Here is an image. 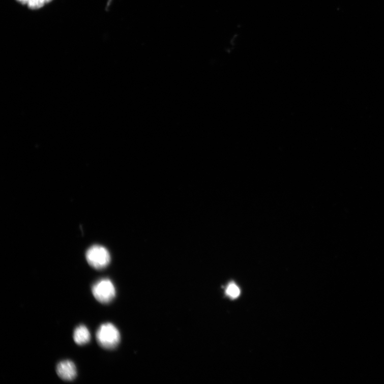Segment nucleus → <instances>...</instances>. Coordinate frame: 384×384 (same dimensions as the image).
Masks as SVG:
<instances>
[{"mask_svg": "<svg viewBox=\"0 0 384 384\" xmlns=\"http://www.w3.org/2000/svg\"><path fill=\"white\" fill-rule=\"evenodd\" d=\"M226 293L230 298L235 299L239 297L240 290L235 283H230L226 289Z\"/></svg>", "mask_w": 384, "mask_h": 384, "instance_id": "423d86ee", "label": "nucleus"}, {"mask_svg": "<svg viewBox=\"0 0 384 384\" xmlns=\"http://www.w3.org/2000/svg\"><path fill=\"white\" fill-rule=\"evenodd\" d=\"M51 1L52 0H30L27 6L31 9H38Z\"/></svg>", "mask_w": 384, "mask_h": 384, "instance_id": "0eeeda50", "label": "nucleus"}, {"mask_svg": "<svg viewBox=\"0 0 384 384\" xmlns=\"http://www.w3.org/2000/svg\"><path fill=\"white\" fill-rule=\"evenodd\" d=\"M92 292L96 300L102 304L112 302L116 293L114 284L108 279H103L94 283Z\"/></svg>", "mask_w": 384, "mask_h": 384, "instance_id": "7ed1b4c3", "label": "nucleus"}, {"mask_svg": "<svg viewBox=\"0 0 384 384\" xmlns=\"http://www.w3.org/2000/svg\"><path fill=\"white\" fill-rule=\"evenodd\" d=\"M97 341L104 348L112 349L115 348L120 341V334L117 329L112 324H102L96 333Z\"/></svg>", "mask_w": 384, "mask_h": 384, "instance_id": "f257e3e1", "label": "nucleus"}, {"mask_svg": "<svg viewBox=\"0 0 384 384\" xmlns=\"http://www.w3.org/2000/svg\"><path fill=\"white\" fill-rule=\"evenodd\" d=\"M56 371L58 376L65 381L74 380L77 375L75 365L70 360L60 362L57 366Z\"/></svg>", "mask_w": 384, "mask_h": 384, "instance_id": "20e7f679", "label": "nucleus"}, {"mask_svg": "<svg viewBox=\"0 0 384 384\" xmlns=\"http://www.w3.org/2000/svg\"><path fill=\"white\" fill-rule=\"evenodd\" d=\"M16 1L21 5H27L30 2V0H16Z\"/></svg>", "mask_w": 384, "mask_h": 384, "instance_id": "6e6552de", "label": "nucleus"}, {"mask_svg": "<svg viewBox=\"0 0 384 384\" xmlns=\"http://www.w3.org/2000/svg\"><path fill=\"white\" fill-rule=\"evenodd\" d=\"M86 259L93 268L102 270L108 265L111 261V256L105 247L95 245L87 250Z\"/></svg>", "mask_w": 384, "mask_h": 384, "instance_id": "f03ea898", "label": "nucleus"}, {"mask_svg": "<svg viewBox=\"0 0 384 384\" xmlns=\"http://www.w3.org/2000/svg\"><path fill=\"white\" fill-rule=\"evenodd\" d=\"M91 333L84 325H80L76 327L74 331L73 339L76 344L83 345L91 341Z\"/></svg>", "mask_w": 384, "mask_h": 384, "instance_id": "39448f33", "label": "nucleus"}]
</instances>
